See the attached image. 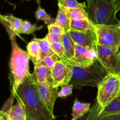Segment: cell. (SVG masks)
Returning <instances> with one entry per match:
<instances>
[{
  "instance_id": "cell-1",
  "label": "cell",
  "mask_w": 120,
  "mask_h": 120,
  "mask_svg": "<svg viewBox=\"0 0 120 120\" xmlns=\"http://www.w3.org/2000/svg\"><path fill=\"white\" fill-rule=\"evenodd\" d=\"M25 109L28 120H56V116L47 108L39 94L37 84L33 74L11 94Z\"/></svg>"
},
{
  "instance_id": "cell-2",
  "label": "cell",
  "mask_w": 120,
  "mask_h": 120,
  "mask_svg": "<svg viewBox=\"0 0 120 120\" xmlns=\"http://www.w3.org/2000/svg\"><path fill=\"white\" fill-rule=\"evenodd\" d=\"M8 35L12 46L10 68L12 77V94H13L30 73L29 71L30 58L27 52L22 49L17 44V35L14 33H9Z\"/></svg>"
},
{
  "instance_id": "cell-3",
  "label": "cell",
  "mask_w": 120,
  "mask_h": 120,
  "mask_svg": "<svg viewBox=\"0 0 120 120\" xmlns=\"http://www.w3.org/2000/svg\"><path fill=\"white\" fill-rule=\"evenodd\" d=\"M85 8L90 20L94 25H118L120 20L116 17L118 12L114 0H85Z\"/></svg>"
},
{
  "instance_id": "cell-4",
  "label": "cell",
  "mask_w": 120,
  "mask_h": 120,
  "mask_svg": "<svg viewBox=\"0 0 120 120\" xmlns=\"http://www.w3.org/2000/svg\"><path fill=\"white\" fill-rule=\"evenodd\" d=\"M108 74V72L98 60L87 67L72 65V78L69 84L76 88L85 85L98 86Z\"/></svg>"
},
{
  "instance_id": "cell-5",
  "label": "cell",
  "mask_w": 120,
  "mask_h": 120,
  "mask_svg": "<svg viewBox=\"0 0 120 120\" xmlns=\"http://www.w3.org/2000/svg\"><path fill=\"white\" fill-rule=\"evenodd\" d=\"M97 87V101L102 109L120 94V76L108 74Z\"/></svg>"
},
{
  "instance_id": "cell-6",
  "label": "cell",
  "mask_w": 120,
  "mask_h": 120,
  "mask_svg": "<svg viewBox=\"0 0 120 120\" xmlns=\"http://www.w3.org/2000/svg\"><path fill=\"white\" fill-rule=\"evenodd\" d=\"M94 25V24H93ZM98 45L120 48V26L118 25H94Z\"/></svg>"
},
{
  "instance_id": "cell-7",
  "label": "cell",
  "mask_w": 120,
  "mask_h": 120,
  "mask_svg": "<svg viewBox=\"0 0 120 120\" xmlns=\"http://www.w3.org/2000/svg\"><path fill=\"white\" fill-rule=\"evenodd\" d=\"M97 60L108 74L120 75V51L118 48L97 46Z\"/></svg>"
},
{
  "instance_id": "cell-8",
  "label": "cell",
  "mask_w": 120,
  "mask_h": 120,
  "mask_svg": "<svg viewBox=\"0 0 120 120\" xmlns=\"http://www.w3.org/2000/svg\"><path fill=\"white\" fill-rule=\"evenodd\" d=\"M71 64L58 60L51 70L52 85L58 88L68 84L72 78Z\"/></svg>"
},
{
  "instance_id": "cell-9",
  "label": "cell",
  "mask_w": 120,
  "mask_h": 120,
  "mask_svg": "<svg viewBox=\"0 0 120 120\" xmlns=\"http://www.w3.org/2000/svg\"><path fill=\"white\" fill-rule=\"evenodd\" d=\"M97 60L96 50L86 48L75 43V55L73 65L87 67Z\"/></svg>"
},
{
  "instance_id": "cell-10",
  "label": "cell",
  "mask_w": 120,
  "mask_h": 120,
  "mask_svg": "<svg viewBox=\"0 0 120 120\" xmlns=\"http://www.w3.org/2000/svg\"><path fill=\"white\" fill-rule=\"evenodd\" d=\"M69 33L75 44L86 48L97 50V43L94 29L85 31H77L70 29Z\"/></svg>"
},
{
  "instance_id": "cell-11",
  "label": "cell",
  "mask_w": 120,
  "mask_h": 120,
  "mask_svg": "<svg viewBox=\"0 0 120 120\" xmlns=\"http://www.w3.org/2000/svg\"><path fill=\"white\" fill-rule=\"evenodd\" d=\"M37 84L41 100L47 108L52 113H54V104L55 100L58 97V88L54 87L52 85V82L51 81Z\"/></svg>"
},
{
  "instance_id": "cell-12",
  "label": "cell",
  "mask_w": 120,
  "mask_h": 120,
  "mask_svg": "<svg viewBox=\"0 0 120 120\" xmlns=\"http://www.w3.org/2000/svg\"><path fill=\"white\" fill-rule=\"evenodd\" d=\"M22 19L14 17L12 15H3L0 14V22L6 29L8 34L14 33L17 36L19 37L22 31Z\"/></svg>"
},
{
  "instance_id": "cell-13",
  "label": "cell",
  "mask_w": 120,
  "mask_h": 120,
  "mask_svg": "<svg viewBox=\"0 0 120 120\" xmlns=\"http://www.w3.org/2000/svg\"><path fill=\"white\" fill-rule=\"evenodd\" d=\"M2 116L5 120H27L25 109L19 102L12 105Z\"/></svg>"
},
{
  "instance_id": "cell-14",
  "label": "cell",
  "mask_w": 120,
  "mask_h": 120,
  "mask_svg": "<svg viewBox=\"0 0 120 120\" xmlns=\"http://www.w3.org/2000/svg\"><path fill=\"white\" fill-rule=\"evenodd\" d=\"M62 41L65 56L71 65H73V60L75 55V42L71 38L69 32L63 34Z\"/></svg>"
},
{
  "instance_id": "cell-15",
  "label": "cell",
  "mask_w": 120,
  "mask_h": 120,
  "mask_svg": "<svg viewBox=\"0 0 120 120\" xmlns=\"http://www.w3.org/2000/svg\"><path fill=\"white\" fill-rule=\"evenodd\" d=\"M33 75L38 84H41L47 81L52 82L51 70L45 66H34V71Z\"/></svg>"
},
{
  "instance_id": "cell-16",
  "label": "cell",
  "mask_w": 120,
  "mask_h": 120,
  "mask_svg": "<svg viewBox=\"0 0 120 120\" xmlns=\"http://www.w3.org/2000/svg\"><path fill=\"white\" fill-rule=\"evenodd\" d=\"M101 108L97 101L88 114L86 120H120V112L109 114L102 116H98Z\"/></svg>"
},
{
  "instance_id": "cell-17",
  "label": "cell",
  "mask_w": 120,
  "mask_h": 120,
  "mask_svg": "<svg viewBox=\"0 0 120 120\" xmlns=\"http://www.w3.org/2000/svg\"><path fill=\"white\" fill-rule=\"evenodd\" d=\"M90 104L81 102L76 99L72 107V119L71 120H77L90 112Z\"/></svg>"
},
{
  "instance_id": "cell-18",
  "label": "cell",
  "mask_w": 120,
  "mask_h": 120,
  "mask_svg": "<svg viewBox=\"0 0 120 120\" xmlns=\"http://www.w3.org/2000/svg\"><path fill=\"white\" fill-rule=\"evenodd\" d=\"M33 40L36 41L38 43L39 46H40V56H39V60L38 63L42 61L43 59H44L47 56L55 55L51 47L49 41L45 37L44 38H35Z\"/></svg>"
},
{
  "instance_id": "cell-19",
  "label": "cell",
  "mask_w": 120,
  "mask_h": 120,
  "mask_svg": "<svg viewBox=\"0 0 120 120\" xmlns=\"http://www.w3.org/2000/svg\"><path fill=\"white\" fill-rule=\"evenodd\" d=\"M117 112H120V94L102 108L98 114V116H102Z\"/></svg>"
},
{
  "instance_id": "cell-20",
  "label": "cell",
  "mask_w": 120,
  "mask_h": 120,
  "mask_svg": "<svg viewBox=\"0 0 120 120\" xmlns=\"http://www.w3.org/2000/svg\"><path fill=\"white\" fill-rule=\"evenodd\" d=\"M50 44L51 47L55 55H56L59 58V60L67 63L71 64L64 54V48L63 45V41L61 39H54V40H48Z\"/></svg>"
},
{
  "instance_id": "cell-21",
  "label": "cell",
  "mask_w": 120,
  "mask_h": 120,
  "mask_svg": "<svg viewBox=\"0 0 120 120\" xmlns=\"http://www.w3.org/2000/svg\"><path fill=\"white\" fill-rule=\"evenodd\" d=\"M54 23L62 28L65 33L70 31L71 29V19L60 7H58L57 15Z\"/></svg>"
},
{
  "instance_id": "cell-22",
  "label": "cell",
  "mask_w": 120,
  "mask_h": 120,
  "mask_svg": "<svg viewBox=\"0 0 120 120\" xmlns=\"http://www.w3.org/2000/svg\"><path fill=\"white\" fill-rule=\"evenodd\" d=\"M58 7L61 8L67 14L71 20H77L88 18L86 10L83 8H66L58 4Z\"/></svg>"
},
{
  "instance_id": "cell-23",
  "label": "cell",
  "mask_w": 120,
  "mask_h": 120,
  "mask_svg": "<svg viewBox=\"0 0 120 120\" xmlns=\"http://www.w3.org/2000/svg\"><path fill=\"white\" fill-rule=\"evenodd\" d=\"M26 49L30 60H31L34 66H35L38 62L40 56V46L38 43L33 40L28 44Z\"/></svg>"
},
{
  "instance_id": "cell-24",
  "label": "cell",
  "mask_w": 120,
  "mask_h": 120,
  "mask_svg": "<svg viewBox=\"0 0 120 120\" xmlns=\"http://www.w3.org/2000/svg\"><path fill=\"white\" fill-rule=\"evenodd\" d=\"M71 29L77 31H85L94 29V25L88 18L71 20Z\"/></svg>"
},
{
  "instance_id": "cell-25",
  "label": "cell",
  "mask_w": 120,
  "mask_h": 120,
  "mask_svg": "<svg viewBox=\"0 0 120 120\" xmlns=\"http://www.w3.org/2000/svg\"><path fill=\"white\" fill-rule=\"evenodd\" d=\"M48 33L45 36L48 40L54 39H61L63 34L65 33L64 30L55 23L48 25Z\"/></svg>"
},
{
  "instance_id": "cell-26",
  "label": "cell",
  "mask_w": 120,
  "mask_h": 120,
  "mask_svg": "<svg viewBox=\"0 0 120 120\" xmlns=\"http://www.w3.org/2000/svg\"><path fill=\"white\" fill-rule=\"evenodd\" d=\"M35 16L37 21H43L45 24L47 25V26L50 24H53L55 22V19H54L49 15L46 12L45 10L38 5L37 11L35 12Z\"/></svg>"
},
{
  "instance_id": "cell-27",
  "label": "cell",
  "mask_w": 120,
  "mask_h": 120,
  "mask_svg": "<svg viewBox=\"0 0 120 120\" xmlns=\"http://www.w3.org/2000/svg\"><path fill=\"white\" fill-rule=\"evenodd\" d=\"M43 25L37 26L36 24H33L28 21H22V22L21 34H34L35 31H38L43 28Z\"/></svg>"
},
{
  "instance_id": "cell-28",
  "label": "cell",
  "mask_w": 120,
  "mask_h": 120,
  "mask_svg": "<svg viewBox=\"0 0 120 120\" xmlns=\"http://www.w3.org/2000/svg\"><path fill=\"white\" fill-rule=\"evenodd\" d=\"M58 4L66 8H86L85 3H79L77 0H58Z\"/></svg>"
},
{
  "instance_id": "cell-29",
  "label": "cell",
  "mask_w": 120,
  "mask_h": 120,
  "mask_svg": "<svg viewBox=\"0 0 120 120\" xmlns=\"http://www.w3.org/2000/svg\"><path fill=\"white\" fill-rule=\"evenodd\" d=\"M59 60V58L56 55H52V56H47L44 59L38 63L36 65H43L48 67L51 70L52 69L53 67L55 65V63Z\"/></svg>"
},
{
  "instance_id": "cell-30",
  "label": "cell",
  "mask_w": 120,
  "mask_h": 120,
  "mask_svg": "<svg viewBox=\"0 0 120 120\" xmlns=\"http://www.w3.org/2000/svg\"><path fill=\"white\" fill-rule=\"evenodd\" d=\"M73 88V85L70 84L64 85V86H62L60 91L58 92V97L60 98H63L69 96V95H70L72 94Z\"/></svg>"
},
{
  "instance_id": "cell-31",
  "label": "cell",
  "mask_w": 120,
  "mask_h": 120,
  "mask_svg": "<svg viewBox=\"0 0 120 120\" xmlns=\"http://www.w3.org/2000/svg\"><path fill=\"white\" fill-rule=\"evenodd\" d=\"M114 4L116 11H120V0H114Z\"/></svg>"
},
{
  "instance_id": "cell-32",
  "label": "cell",
  "mask_w": 120,
  "mask_h": 120,
  "mask_svg": "<svg viewBox=\"0 0 120 120\" xmlns=\"http://www.w3.org/2000/svg\"><path fill=\"white\" fill-rule=\"evenodd\" d=\"M87 116H88V114H86V115H84V116H82V117L78 119V120H86V119H87Z\"/></svg>"
},
{
  "instance_id": "cell-33",
  "label": "cell",
  "mask_w": 120,
  "mask_h": 120,
  "mask_svg": "<svg viewBox=\"0 0 120 120\" xmlns=\"http://www.w3.org/2000/svg\"><path fill=\"white\" fill-rule=\"evenodd\" d=\"M0 120H5V118H4V116H3L2 115H0Z\"/></svg>"
},
{
  "instance_id": "cell-34",
  "label": "cell",
  "mask_w": 120,
  "mask_h": 120,
  "mask_svg": "<svg viewBox=\"0 0 120 120\" xmlns=\"http://www.w3.org/2000/svg\"><path fill=\"white\" fill-rule=\"evenodd\" d=\"M26 1H30V0H26ZM38 1V4H40V2H39V0H37Z\"/></svg>"
},
{
  "instance_id": "cell-35",
  "label": "cell",
  "mask_w": 120,
  "mask_h": 120,
  "mask_svg": "<svg viewBox=\"0 0 120 120\" xmlns=\"http://www.w3.org/2000/svg\"><path fill=\"white\" fill-rule=\"evenodd\" d=\"M119 25L120 26V22H119Z\"/></svg>"
},
{
  "instance_id": "cell-36",
  "label": "cell",
  "mask_w": 120,
  "mask_h": 120,
  "mask_svg": "<svg viewBox=\"0 0 120 120\" xmlns=\"http://www.w3.org/2000/svg\"></svg>"
},
{
  "instance_id": "cell-37",
  "label": "cell",
  "mask_w": 120,
  "mask_h": 120,
  "mask_svg": "<svg viewBox=\"0 0 120 120\" xmlns=\"http://www.w3.org/2000/svg\"></svg>"
}]
</instances>
